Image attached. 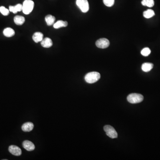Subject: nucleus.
Listing matches in <instances>:
<instances>
[{
  "label": "nucleus",
  "instance_id": "nucleus-17",
  "mask_svg": "<svg viewBox=\"0 0 160 160\" xmlns=\"http://www.w3.org/2000/svg\"><path fill=\"white\" fill-rule=\"evenodd\" d=\"M154 65L151 63H145L142 64L141 68L144 72H148L153 68Z\"/></svg>",
  "mask_w": 160,
  "mask_h": 160
},
{
  "label": "nucleus",
  "instance_id": "nucleus-10",
  "mask_svg": "<svg viewBox=\"0 0 160 160\" xmlns=\"http://www.w3.org/2000/svg\"><path fill=\"white\" fill-rule=\"evenodd\" d=\"M32 39L36 43L41 42L43 39V34L41 32H36L32 36Z\"/></svg>",
  "mask_w": 160,
  "mask_h": 160
},
{
  "label": "nucleus",
  "instance_id": "nucleus-20",
  "mask_svg": "<svg viewBox=\"0 0 160 160\" xmlns=\"http://www.w3.org/2000/svg\"><path fill=\"white\" fill-rule=\"evenodd\" d=\"M0 12L4 16H8L9 14V10L4 6L0 7Z\"/></svg>",
  "mask_w": 160,
  "mask_h": 160
},
{
  "label": "nucleus",
  "instance_id": "nucleus-1",
  "mask_svg": "<svg viewBox=\"0 0 160 160\" xmlns=\"http://www.w3.org/2000/svg\"><path fill=\"white\" fill-rule=\"evenodd\" d=\"M101 78V75L98 72H92L88 73L85 76V79L86 82L89 84L95 83Z\"/></svg>",
  "mask_w": 160,
  "mask_h": 160
},
{
  "label": "nucleus",
  "instance_id": "nucleus-4",
  "mask_svg": "<svg viewBox=\"0 0 160 160\" xmlns=\"http://www.w3.org/2000/svg\"><path fill=\"white\" fill-rule=\"evenodd\" d=\"M76 4L83 13H87L89 10V4L87 0H76Z\"/></svg>",
  "mask_w": 160,
  "mask_h": 160
},
{
  "label": "nucleus",
  "instance_id": "nucleus-3",
  "mask_svg": "<svg viewBox=\"0 0 160 160\" xmlns=\"http://www.w3.org/2000/svg\"><path fill=\"white\" fill-rule=\"evenodd\" d=\"M144 100V97L138 94H131L127 97V100L132 104H137L141 102Z\"/></svg>",
  "mask_w": 160,
  "mask_h": 160
},
{
  "label": "nucleus",
  "instance_id": "nucleus-19",
  "mask_svg": "<svg viewBox=\"0 0 160 160\" xmlns=\"http://www.w3.org/2000/svg\"><path fill=\"white\" fill-rule=\"evenodd\" d=\"M155 15L154 12L152 9H148L143 13V16L146 18H150Z\"/></svg>",
  "mask_w": 160,
  "mask_h": 160
},
{
  "label": "nucleus",
  "instance_id": "nucleus-11",
  "mask_svg": "<svg viewBox=\"0 0 160 160\" xmlns=\"http://www.w3.org/2000/svg\"><path fill=\"white\" fill-rule=\"evenodd\" d=\"M22 5L21 4H17L15 6H10L9 10L14 14H16L18 12L22 11Z\"/></svg>",
  "mask_w": 160,
  "mask_h": 160
},
{
  "label": "nucleus",
  "instance_id": "nucleus-9",
  "mask_svg": "<svg viewBox=\"0 0 160 160\" xmlns=\"http://www.w3.org/2000/svg\"><path fill=\"white\" fill-rule=\"evenodd\" d=\"M53 42L50 38L46 37L41 42V45L44 48H50L53 45Z\"/></svg>",
  "mask_w": 160,
  "mask_h": 160
},
{
  "label": "nucleus",
  "instance_id": "nucleus-5",
  "mask_svg": "<svg viewBox=\"0 0 160 160\" xmlns=\"http://www.w3.org/2000/svg\"><path fill=\"white\" fill-rule=\"evenodd\" d=\"M104 130L106 133V135L111 138H117L118 134L113 127L110 125H105Z\"/></svg>",
  "mask_w": 160,
  "mask_h": 160
},
{
  "label": "nucleus",
  "instance_id": "nucleus-18",
  "mask_svg": "<svg viewBox=\"0 0 160 160\" xmlns=\"http://www.w3.org/2000/svg\"><path fill=\"white\" fill-rule=\"evenodd\" d=\"M141 4L143 6L152 7L154 5V0H142Z\"/></svg>",
  "mask_w": 160,
  "mask_h": 160
},
{
  "label": "nucleus",
  "instance_id": "nucleus-6",
  "mask_svg": "<svg viewBox=\"0 0 160 160\" xmlns=\"http://www.w3.org/2000/svg\"><path fill=\"white\" fill-rule=\"evenodd\" d=\"M110 45V43L107 39L101 38L98 40L96 43V45L100 49H105L108 48Z\"/></svg>",
  "mask_w": 160,
  "mask_h": 160
},
{
  "label": "nucleus",
  "instance_id": "nucleus-16",
  "mask_svg": "<svg viewBox=\"0 0 160 160\" xmlns=\"http://www.w3.org/2000/svg\"><path fill=\"white\" fill-rule=\"evenodd\" d=\"M55 20H56L55 17L51 15H48L45 17V22H46L47 25L49 26H50V25L54 24Z\"/></svg>",
  "mask_w": 160,
  "mask_h": 160
},
{
  "label": "nucleus",
  "instance_id": "nucleus-2",
  "mask_svg": "<svg viewBox=\"0 0 160 160\" xmlns=\"http://www.w3.org/2000/svg\"><path fill=\"white\" fill-rule=\"evenodd\" d=\"M34 3L32 0H25L22 5V11L24 14L28 15L30 14L34 8Z\"/></svg>",
  "mask_w": 160,
  "mask_h": 160
},
{
  "label": "nucleus",
  "instance_id": "nucleus-12",
  "mask_svg": "<svg viewBox=\"0 0 160 160\" xmlns=\"http://www.w3.org/2000/svg\"><path fill=\"white\" fill-rule=\"evenodd\" d=\"M34 125L32 123H26L24 124L22 126V129L23 131L30 132L33 130Z\"/></svg>",
  "mask_w": 160,
  "mask_h": 160
},
{
  "label": "nucleus",
  "instance_id": "nucleus-22",
  "mask_svg": "<svg viewBox=\"0 0 160 160\" xmlns=\"http://www.w3.org/2000/svg\"><path fill=\"white\" fill-rule=\"evenodd\" d=\"M115 2V0H103L105 5L107 7H112L113 6Z\"/></svg>",
  "mask_w": 160,
  "mask_h": 160
},
{
  "label": "nucleus",
  "instance_id": "nucleus-15",
  "mask_svg": "<svg viewBox=\"0 0 160 160\" xmlns=\"http://www.w3.org/2000/svg\"><path fill=\"white\" fill-rule=\"evenodd\" d=\"M4 36L8 37H13L15 35V31L11 28H6L3 31Z\"/></svg>",
  "mask_w": 160,
  "mask_h": 160
},
{
  "label": "nucleus",
  "instance_id": "nucleus-8",
  "mask_svg": "<svg viewBox=\"0 0 160 160\" xmlns=\"http://www.w3.org/2000/svg\"><path fill=\"white\" fill-rule=\"evenodd\" d=\"M23 146L28 151H33L35 149V146L31 141H25L23 142Z\"/></svg>",
  "mask_w": 160,
  "mask_h": 160
},
{
  "label": "nucleus",
  "instance_id": "nucleus-14",
  "mask_svg": "<svg viewBox=\"0 0 160 160\" xmlns=\"http://www.w3.org/2000/svg\"><path fill=\"white\" fill-rule=\"evenodd\" d=\"M68 25V24L67 22H66V21L64 22V21H61V20H59L53 24V27L55 29H59V28H62V27H66Z\"/></svg>",
  "mask_w": 160,
  "mask_h": 160
},
{
  "label": "nucleus",
  "instance_id": "nucleus-7",
  "mask_svg": "<svg viewBox=\"0 0 160 160\" xmlns=\"http://www.w3.org/2000/svg\"><path fill=\"white\" fill-rule=\"evenodd\" d=\"M9 151L12 154L17 156H19L22 154L21 148L19 147L14 145L10 146L9 148Z\"/></svg>",
  "mask_w": 160,
  "mask_h": 160
},
{
  "label": "nucleus",
  "instance_id": "nucleus-13",
  "mask_svg": "<svg viewBox=\"0 0 160 160\" xmlns=\"http://www.w3.org/2000/svg\"><path fill=\"white\" fill-rule=\"evenodd\" d=\"M25 21V18L24 17L21 16H16L14 18V22L17 25H22L24 23Z\"/></svg>",
  "mask_w": 160,
  "mask_h": 160
},
{
  "label": "nucleus",
  "instance_id": "nucleus-21",
  "mask_svg": "<svg viewBox=\"0 0 160 160\" xmlns=\"http://www.w3.org/2000/svg\"><path fill=\"white\" fill-rule=\"evenodd\" d=\"M151 53V50L148 48H145L141 50V54L145 57L148 56Z\"/></svg>",
  "mask_w": 160,
  "mask_h": 160
}]
</instances>
